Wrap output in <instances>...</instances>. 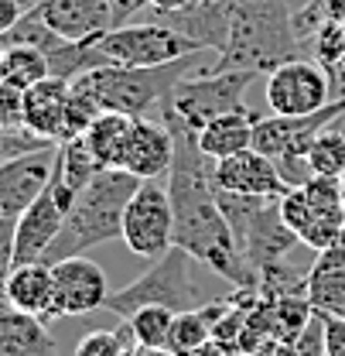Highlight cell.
<instances>
[{
	"label": "cell",
	"instance_id": "cell-45",
	"mask_svg": "<svg viewBox=\"0 0 345 356\" xmlns=\"http://www.w3.org/2000/svg\"><path fill=\"white\" fill-rule=\"evenodd\" d=\"M38 3H42V0H21V7H24V10H35Z\"/></svg>",
	"mask_w": 345,
	"mask_h": 356
},
{
	"label": "cell",
	"instance_id": "cell-30",
	"mask_svg": "<svg viewBox=\"0 0 345 356\" xmlns=\"http://www.w3.org/2000/svg\"><path fill=\"white\" fill-rule=\"evenodd\" d=\"M311 51H314V62L325 65V69H335L345 62V24L342 21H325L314 38H311Z\"/></svg>",
	"mask_w": 345,
	"mask_h": 356
},
{
	"label": "cell",
	"instance_id": "cell-11",
	"mask_svg": "<svg viewBox=\"0 0 345 356\" xmlns=\"http://www.w3.org/2000/svg\"><path fill=\"white\" fill-rule=\"evenodd\" d=\"M236 243L243 250V257L250 261V267L263 274L267 267H277V264H287V254L294 247H301L298 233L280 220V209L277 202H267L260 206L253 216L236 226Z\"/></svg>",
	"mask_w": 345,
	"mask_h": 356
},
{
	"label": "cell",
	"instance_id": "cell-13",
	"mask_svg": "<svg viewBox=\"0 0 345 356\" xmlns=\"http://www.w3.org/2000/svg\"><path fill=\"white\" fill-rule=\"evenodd\" d=\"M212 181H216L219 192L257 195V199H274V202H280V199L291 192V185L277 172L274 158L260 154L257 147L216 161V165H212Z\"/></svg>",
	"mask_w": 345,
	"mask_h": 356
},
{
	"label": "cell",
	"instance_id": "cell-41",
	"mask_svg": "<svg viewBox=\"0 0 345 356\" xmlns=\"http://www.w3.org/2000/svg\"><path fill=\"white\" fill-rule=\"evenodd\" d=\"M188 356H236V346H226L219 339H209L205 346H199L195 353H188Z\"/></svg>",
	"mask_w": 345,
	"mask_h": 356
},
{
	"label": "cell",
	"instance_id": "cell-33",
	"mask_svg": "<svg viewBox=\"0 0 345 356\" xmlns=\"http://www.w3.org/2000/svg\"><path fill=\"white\" fill-rule=\"evenodd\" d=\"M308 202L314 209H345V195H342V178H328V175H311L301 185Z\"/></svg>",
	"mask_w": 345,
	"mask_h": 356
},
{
	"label": "cell",
	"instance_id": "cell-37",
	"mask_svg": "<svg viewBox=\"0 0 345 356\" xmlns=\"http://www.w3.org/2000/svg\"><path fill=\"white\" fill-rule=\"evenodd\" d=\"M14 220H0V305L7 291V277L14 270Z\"/></svg>",
	"mask_w": 345,
	"mask_h": 356
},
{
	"label": "cell",
	"instance_id": "cell-27",
	"mask_svg": "<svg viewBox=\"0 0 345 356\" xmlns=\"http://www.w3.org/2000/svg\"><path fill=\"white\" fill-rule=\"evenodd\" d=\"M174 315L178 312L165 309V305H144L130 315V329L133 339L147 350H168L171 346V329H174Z\"/></svg>",
	"mask_w": 345,
	"mask_h": 356
},
{
	"label": "cell",
	"instance_id": "cell-14",
	"mask_svg": "<svg viewBox=\"0 0 345 356\" xmlns=\"http://www.w3.org/2000/svg\"><path fill=\"white\" fill-rule=\"evenodd\" d=\"M65 226V209L44 188L42 195L14 220V264H38Z\"/></svg>",
	"mask_w": 345,
	"mask_h": 356
},
{
	"label": "cell",
	"instance_id": "cell-6",
	"mask_svg": "<svg viewBox=\"0 0 345 356\" xmlns=\"http://www.w3.org/2000/svg\"><path fill=\"white\" fill-rule=\"evenodd\" d=\"M253 79L257 72L250 69H199L174 86L171 99L161 110H171L192 131H202L209 120L246 106L243 96L253 86Z\"/></svg>",
	"mask_w": 345,
	"mask_h": 356
},
{
	"label": "cell",
	"instance_id": "cell-35",
	"mask_svg": "<svg viewBox=\"0 0 345 356\" xmlns=\"http://www.w3.org/2000/svg\"><path fill=\"white\" fill-rule=\"evenodd\" d=\"M291 353L294 356H328V350H325V322H321V312H314V315L308 318V325L291 339Z\"/></svg>",
	"mask_w": 345,
	"mask_h": 356
},
{
	"label": "cell",
	"instance_id": "cell-22",
	"mask_svg": "<svg viewBox=\"0 0 345 356\" xmlns=\"http://www.w3.org/2000/svg\"><path fill=\"white\" fill-rule=\"evenodd\" d=\"M130 127H133V117L113 113V110H103V113L92 120V127H89L83 137H86L92 158L99 161V168H120V165H124Z\"/></svg>",
	"mask_w": 345,
	"mask_h": 356
},
{
	"label": "cell",
	"instance_id": "cell-46",
	"mask_svg": "<svg viewBox=\"0 0 345 356\" xmlns=\"http://www.w3.org/2000/svg\"><path fill=\"white\" fill-rule=\"evenodd\" d=\"M0 83H3V44H0Z\"/></svg>",
	"mask_w": 345,
	"mask_h": 356
},
{
	"label": "cell",
	"instance_id": "cell-10",
	"mask_svg": "<svg viewBox=\"0 0 345 356\" xmlns=\"http://www.w3.org/2000/svg\"><path fill=\"white\" fill-rule=\"evenodd\" d=\"M51 281H55V318H69V315H89V312L106 309L110 298V277L106 270L89 261L86 254L65 257L51 264Z\"/></svg>",
	"mask_w": 345,
	"mask_h": 356
},
{
	"label": "cell",
	"instance_id": "cell-43",
	"mask_svg": "<svg viewBox=\"0 0 345 356\" xmlns=\"http://www.w3.org/2000/svg\"><path fill=\"white\" fill-rule=\"evenodd\" d=\"M120 356H154V350H147V346H140V343H137V346H127Z\"/></svg>",
	"mask_w": 345,
	"mask_h": 356
},
{
	"label": "cell",
	"instance_id": "cell-9",
	"mask_svg": "<svg viewBox=\"0 0 345 356\" xmlns=\"http://www.w3.org/2000/svg\"><path fill=\"white\" fill-rule=\"evenodd\" d=\"M332 99H335L332 76L318 62L294 58V62H284L274 72H267V106H270V113L308 117V113L325 110Z\"/></svg>",
	"mask_w": 345,
	"mask_h": 356
},
{
	"label": "cell",
	"instance_id": "cell-38",
	"mask_svg": "<svg viewBox=\"0 0 345 356\" xmlns=\"http://www.w3.org/2000/svg\"><path fill=\"white\" fill-rule=\"evenodd\" d=\"M325 322V350L328 356H345V318L335 312H321Z\"/></svg>",
	"mask_w": 345,
	"mask_h": 356
},
{
	"label": "cell",
	"instance_id": "cell-32",
	"mask_svg": "<svg viewBox=\"0 0 345 356\" xmlns=\"http://www.w3.org/2000/svg\"><path fill=\"white\" fill-rule=\"evenodd\" d=\"M44 147H55V144L38 137V134H31L28 127H3L0 124V165L10 161V158L31 154V151H44Z\"/></svg>",
	"mask_w": 345,
	"mask_h": 356
},
{
	"label": "cell",
	"instance_id": "cell-36",
	"mask_svg": "<svg viewBox=\"0 0 345 356\" xmlns=\"http://www.w3.org/2000/svg\"><path fill=\"white\" fill-rule=\"evenodd\" d=\"M0 124L3 127H24V89L0 83Z\"/></svg>",
	"mask_w": 345,
	"mask_h": 356
},
{
	"label": "cell",
	"instance_id": "cell-19",
	"mask_svg": "<svg viewBox=\"0 0 345 356\" xmlns=\"http://www.w3.org/2000/svg\"><path fill=\"white\" fill-rule=\"evenodd\" d=\"M3 302L17 312L38 315L42 322H51L55 309V281H51V264H17L7 277V291Z\"/></svg>",
	"mask_w": 345,
	"mask_h": 356
},
{
	"label": "cell",
	"instance_id": "cell-21",
	"mask_svg": "<svg viewBox=\"0 0 345 356\" xmlns=\"http://www.w3.org/2000/svg\"><path fill=\"white\" fill-rule=\"evenodd\" d=\"M253 127H257V113H250V106L229 110V113L209 120V124L199 131V147H202V154L212 158V161L233 158V154L253 147Z\"/></svg>",
	"mask_w": 345,
	"mask_h": 356
},
{
	"label": "cell",
	"instance_id": "cell-40",
	"mask_svg": "<svg viewBox=\"0 0 345 356\" xmlns=\"http://www.w3.org/2000/svg\"><path fill=\"white\" fill-rule=\"evenodd\" d=\"M24 17V7H21V0H0V38L17 24Z\"/></svg>",
	"mask_w": 345,
	"mask_h": 356
},
{
	"label": "cell",
	"instance_id": "cell-5",
	"mask_svg": "<svg viewBox=\"0 0 345 356\" xmlns=\"http://www.w3.org/2000/svg\"><path fill=\"white\" fill-rule=\"evenodd\" d=\"M144 305H165L171 312L202 309L205 302H199V284H195V257L174 243L168 254H161L154 267H147L137 281H130L127 288L110 291L106 312L130 318Z\"/></svg>",
	"mask_w": 345,
	"mask_h": 356
},
{
	"label": "cell",
	"instance_id": "cell-47",
	"mask_svg": "<svg viewBox=\"0 0 345 356\" xmlns=\"http://www.w3.org/2000/svg\"><path fill=\"white\" fill-rule=\"evenodd\" d=\"M335 315H342V318H345V302H342V305H339V312H335Z\"/></svg>",
	"mask_w": 345,
	"mask_h": 356
},
{
	"label": "cell",
	"instance_id": "cell-26",
	"mask_svg": "<svg viewBox=\"0 0 345 356\" xmlns=\"http://www.w3.org/2000/svg\"><path fill=\"white\" fill-rule=\"evenodd\" d=\"M339 120L328 124L325 131L311 140V147H308V165H311L314 175H328V178L345 175V131Z\"/></svg>",
	"mask_w": 345,
	"mask_h": 356
},
{
	"label": "cell",
	"instance_id": "cell-18",
	"mask_svg": "<svg viewBox=\"0 0 345 356\" xmlns=\"http://www.w3.org/2000/svg\"><path fill=\"white\" fill-rule=\"evenodd\" d=\"M158 21L202 48H212L216 55H222L229 44V0H195L181 10L158 14Z\"/></svg>",
	"mask_w": 345,
	"mask_h": 356
},
{
	"label": "cell",
	"instance_id": "cell-39",
	"mask_svg": "<svg viewBox=\"0 0 345 356\" xmlns=\"http://www.w3.org/2000/svg\"><path fill=\"white\" fill-rule=\"evenodd\" d=\"M144 7H151V0H110L113 10V28H124L133 21V14H140Z\"/></svg>",
	"mask_w": 345,
	"mask_h": 356
},
{
	"label": "cell",
	"instance_id": "cell-16",
	"mask_svg": "<svg viewBox=\"0 0 345 356\" xmlns=\"http://www.w3.org/2000/svg\"><path fill=\"white\" fill-rule=\"evenodd\" d=\"M174 165V137L165 120H151V117H133V127L127 137V151H124V172L137 175L140 181L168 175Z\"/></svg>",
	"mask_w": 345,
	"mask_h": 356
},
{
	"label": "cell",
	"instance_id": "cell-15",
	"mask_svg": "<svg viewBox=\"0 0 345 356\" xmlns=\"http://www.w3.org/2000/svg\"><path fill=\"white\" fill-rule=\"evenodd\" d=\"M35 10L65 42H96L113 31L110 0H42Z\"/></svg>",
	"mask_w": 345,
	"mask_h": 356
},
{
	"label": "cell",
	"instance_id": "cell-23",
	"mask_svg": "<svg viewBox=\"0 0 345 356\" xmlns=\"http://www.w3.org/2000/svg\"><path fill=\"white\" fill-rule=\"evenodd\" d=\"M99 172H103V168H99V161L92 158L86 137H72V140H62V144H58V151H55V175L62 178L76 195H79Z\"/></svg>",
	"mask_w": 345,
	"mask_h": 356
},
{
	"label": "cell",
	"instance_id": "cell-28",
	"mask_svg": "<svg viewBox=\"0 0 345 356\" xmlns=\"http://www.w3.org/2000/svg\"><path fill=\"white\" fill-rule=\"evenodd\" d=\"M127 346H137V339H133L130 322L124 318L117 329H96V332L83 336L76 343V356H120Z\"/></svg>",
	"mask_w": 345,
	"mask_h": 356
},
{
	"label": "cell",
	"instance_id": "cell-34",
	"mask_svg": "<svg viewBox=\"0 0 345 356\" xmlns=\"http://www.w3.org/2000/svg\"><path fill=\"white\" fill-rule=\"evenodd\" d=\"M277 209H280V220L287 222V226L298 233V240H301V229L311 222V216H314V206L308 202L304 188H291V192L277 202Z\"/></svg>",
	"mask_w": 345,
	"mask_h": 356
},
{
	"label": "cell",
	"instance_id": "cell-44",
	"mask_svg": "<svg viewBox=\"0 0 345 356\" xmlns=\"http://www.w3.org/2000/svg\"><path fill=\"white\" fill-rule=\"evenodd\" d=\"M332 247H335V250H339V254H345V226H342V233H339V240H335V243H332Z\"/></svg>",
	"mask_w": 345,
	"mask_h": 356
},
{
	"label": "cell",
	"instance_id": "cell-12",
	"mask_svg": "<svg viewBox=\"0 0 345 356\" xmlns=\"http://www.w3.org/2000/svg\"><path fill=\"white\" fill-rule=\"evenodd\" d=\"M55 147L31 151L0 165V220H17L51 181L55 172Z\"/></svg>",
	"mask_w": 345,
	"mask_h": 356
},
{
	"label": "cell",
	"instance_id": "cell-29",
	"mask_svg": "<svg viewBox=\"0 0 345 356\" xmlns=\"http://www.w3.org/2000/svg\"><path fill=\"white\" fill-rule=\"evenodd\" d=\"M342 226H345V209H314L311 222L301 229V247L314 250V254L328 250L339 240Z\"/></svg>",
	"mask_w": 345,
	"mask_h": 356
},
{
	"label": "cell",
	"instance_id": "cell-4",
	"mask_svg": "<svg viewBox=\"0 0 345 356\" xmlns=\"http://www.w3.org/2000/svg\"><path fill=\"white\" fill-rule=\"evenodd\" d=\"M209 48L195 51V55H185L178 62L168 65H147V69H130V65H103V69H92L86 76L72 79L76 86H83L103 106V110H113V113H124V117H147L151 110H161L168 99H171L174 86L205 69Z\"/></svg>",
	"mask_w": 345,
	"mask_h": 356
},
{
	"label": "cell",
	"instance_id": "cell-31",
	"mask_svg": "<svg viewBox=\"0 0 345 356\" xmlns=\"http://www.w3.org/2000/svg\"><path fill=\"white\" fill-rule=\"evenodd\" d=\"M103 113V106L89 96L83 86L72 83V96H69V110H65V140L72 137H83L92 127V120Z\"/></svg>",
	"mask_w": 345,
	"mask_h": 356
},
{
	"label": "cell",
	"instance_id": "cell-2",
	"mask_svg": "<svg viewBox=\"0 0 345 356\" xmlns=\"http://www.w3.org/2000/svg\"><path fill=\"white\" fill-rule=\"evenodd\" d=\"M294 7L287 0H229V44L212 69L274 72L301 58L304 42L294 35Z\"/></svg>",
	"mask_w": 345,
	"mask_h": 356
},
{
	"label": "cell",
	"instance_id": "cell-7",
	"mask_svg": "<svg viewBox=\"0 0 345 356\" xmlns=\"http://www.w3.org/2000/svg\"><path fill=\"white\" fill-rule=\"evenodd\" d=\"M103 65H130V69H147V65H168L185 55L202 51V44L185 38L161 21H144V24H124L106 31L103 38L92 42ZM212 51V48H209Z\"/></svg>",
	"mask_w": 345,
	"mask_h": 356
},
{
	"label": "cell",
	"instance_id": "cell-8",
	"mask_svg": "<svg viewBox=\"0 0 345 356\" xmlns=\"http://www.w3.org/2000/svg\"><path fill=\"white\" fill-rule=\"evenodd\" d=\"M130 254L158 261L174 247V206L168 195V185L161 178L140 181L127 213H124V236Z\"/></svg>",
	"mask_w": 345,
	"mask_h": 356
},
{
	"label": "cell",
	"instance_id": "cell-3",
	"mask_svg": "<svg viewBox=\"0 0 345 356\" xmlns=\"http://www.w3.org/2000/svg\"><path fill=\"white\" fill-rule=\"evenodd\" d=\"M137 185H140V178L124 172V168H103L76 195L58 240L44 254V264L86 254L89 247H99V243L124 236V213H127Z\"/></svg>",
	"mask_w": 345,
	"mask_h": 356
},
{
	"label": "cell",
	"instance_id": "cell-24",
	"mask_svg": "<svg viewBox=\"0 0 345 356\" xmlns=\"http://www.w3.org/2000/svg\"><path fill=\"white\" fill-rule=\"evenodd\" d=\"M304 298L314 312H339L345 302V264H314L304 274Z\"/></svg>",
	"mask_w": 345,
	"mask_h": 356
},
{
	"label": "cell",
	"instance_id": "cell-25",
	"mask_svg": "<svg viewBox=\"0 0 345 356\" xmlns=\"http://www.w3.org/2000/svg\"><path fill=\"white\" fill-rule=\"evenodd\" d=\"M51 76L48 55L28 44H7L3 48V83L17 89H31L35 83H42Z\"/></svg>",
	"mask_w": 345,
	"mask_h": 356
},
{
	"label": "cell",
	"instance_id": "cell-1",
	"mask_svg": "<svg viewBox=\"0 0 345 356\" xmlns=\"http://www.w3.org/2000/svg\"><path fill=\"white\" fill-rule=\"evenodd\" d=\"M161 120L174 137V165L168 172V195L174 206V243L185 247L199 264L226 277L239 291H260V274L243 257L236 233L219 209L212 158L202 154L199 131L178 120L171 110H161Z\"/></svg>",
	"mask_w": 345,
	"mask_h": 356
},
{
	"label": "cell",
	"instance_id": "cell-17",
	"mask_svg": "<svg viewBox=\"0 0 345 356\" xmlns=\"http://www.w3.org/2000/svg\"><path fill=\"white\" fill-rule=\"evenodd\" d=\"M69 96H72V83L58 76H48L31 89H24V127L51 144H62Z\"/></svg>",
	"mask_w": 345,
	"mask_h": 356
},
{
	"label": "cell",
	"instance_id": "cell-20",
	"mask_svg": "<svg viewBox=\"0 0 345 356\" xmlns=\"http://www.w3.org/2000/svg\"><path fill=\"white\" fill-rule=\"evenodd\" d=\"M0 356H58V343L38 315L0 305Z\"/></svg>",
	"mask_w": 345,
	"mask_h": 356
},
{
	"label": "cell",
	"instance_id": "cell-48",
	"mask_svg": "<svg viewBox=\"0 0 345 356\" xmlns=\"http://www.w3.org/2000/svg\"><path fill=\"white\" fill-rule=\"evenodd\" d=\"M342 195H345V175H342Z\"/></svg>",
	"mask_w": 345,
	"mask_h": 356
},
{
	"label": "cell",
	"instance_id": "cell-42",
	"mask_svg": "<svg viewBox=\"0 0 345 356\" xmlns=\"http://www.w3.org/2000/svg\"><path fill=\"white\" fill-rule=\"evenodd\" d=\"M188 3H195V0H151V10L154 14H171V10H181Z\"/></svg>",
	"mask_w": 345,
	"mask_h": 356
}]
</instances>
